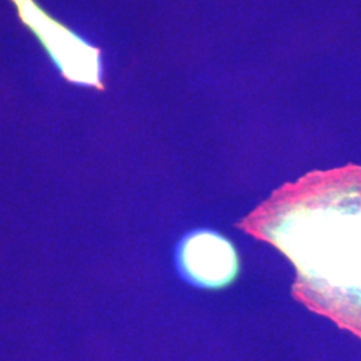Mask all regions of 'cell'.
<instances>
[{
    "label": "cell",
    "instance_id": "cell-1",
    "mask_svg": "<svg viewBox=\"0 0 361 361\" xmlns=\"http://www.w3.org/2000/svg\"><path fill=\"white\" fill-rule=\"evenodd\" d=\"M237 228L292 262L296 301L361 338V166L284 183Z\"/></svg>",
    "mask_w": 361,
    "mask_h": 361
},
{
    "label": "cell",
    "instance_id": "cell-2",
    "mask_svg": "<svg viewBox=\"0 0 361 361\" xmlns=\"http://www.w3.org/2000/svg\"><path fill=\"white\" fill-rule=\"evenodd\" d=\"M13 3L19 19L37 35L66 80L104 90L98 49L44 13L34 0H13Z\"/></svg>",
    "mask_w": 361,
    "mask_h": 361
},
{
    "label": "cell",
    "instance_id": "cell-3",
    "mask_svg": "<svg viewBox=\"0 0 361 361\" xmlns=\"http://www.w3.org/2000/svg\"><path fill=\"white\" fill-rule=\"evenodd\" d=\"M180 269L200 286L219 289L238 274V256L229 240L213 232L186 237L180 249Z\"/></svg>",
    "mask_w": 361,
    "mask_h": 361
}]
</instances>
